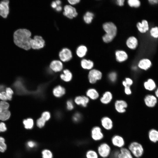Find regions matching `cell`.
<instances>
[{"label": "cell", "mask_w": 158, "mask_h": 158, "mask_svg": "<svg viewBox=\"0 0 158 158\" xmlns=\"http://www.w3.org/2000/svg\"><path fill=\"white\" fill-rule=\"evenodd\" d=\"M51 6L54 8H56L57 6V5L55 1H53L51 4Z\"/></svg>", "instance_id": "cell-52"}, {"label": "cell", "mask_w": 158, "mask_h": 158, "mask_svg": "<svg viewBox=\"0 0 158 158\" xmlns=\"http://www.w3.org/2000/svg\"><path fill=\"white\" fill-rule=\"evenodd\" d=\"M94 14L90 12L87 11L83 17V19L84 22L87 24L90 23L94 18Z\"/></svg>", "instance_id": "cell-31"}, {"label": "cell", "mask_w": 158, "mask_h": 158, "mask_svg": "<svg viewBox=\"0 0 158 158\" xmlns=\"http://www.w3.org/2000/svg\"><path fill=\"white\" fill-rule=\"evenodd\" d=\"M9 1L4 0L0 2V16L4 18H6L9 12Z\"/></svg>", "instance_id": "cell-10"}, {"label": "cell", "mask_w": 158, "mask_h": 158, "mask_svg": "<svg viewBox=\"0 0 158 158\" xmlns=\"http://www.w3.org/2000/svg\"><path fill=\"white\" fill-rule=\"evenodd\" d=\"M50 69L55 72L61 71L63 68V64L60 61L54 60L51 63L50 66Z\"/></svg>", "instance_id": "cell-20"}, {"label": "cell", "mask_w": 158, "mask_h": 158, "mask_svg": "<svg viewBox=\"0 0 158 158\" xmlns=\"http://www.w3.org/2000/svg\"><path fill=\"white\" fill-rule=\"evenodd\" d=\"M148 138L152 142L156 143L158 142V130L152 129L148 132Z\"/></svg>", "instance_id": "cell-24"}, {"label": "cell", "mask_w": 158, "mask_h": 158, "mask_svg": "<svg viewBox=\"0 0 158 158\" xmlns=\"http://www.w3.org/2000/svg\"><path fill=\"white\" fill-rule=\"evenodd\" d=\"M127 106L126 102L123 100H117L115 103L116 110L118 112L120 113H124L126 111V109Z\"/></svg>", "instance_id": "cell-15"}, {"label": "cell", "mask_w": 158, "mask_h": 158, "mask_svg": "<svg viewBox=\"0 0 158 158\" xmlns=\"http://www.w3.org/2000/svg\"><path fill=\"white\" fill-rule=\"evenodd\" d=\"M102 77V72L96 69H92L89 73L88 78L91 84L95 83L97 80L101 79Z\"/></svg>", "instance_id": "cell-8"}, {"label": "cell", "mask_w": 158, "mask_h": 158, "mask_svg": "<svg viewBox=\"0 0 158 158\" xmlns=\"http://www.w3.org/2000/svg\"><path fill=\"white\" fill-rule=\"evenodd\" d=\"M75 102L77 104L86 107L89 102V99L88 97L86 96H79L75 98Z\"/></svg>", "instance_id": "cell-22"}, {"label": "cell", "mask_w": 158, "mask_h": 158, "mask_svg": "<svg viewBox=\"0 0 158 158\" xmlns=\"http://www.w3.org/2000/svg\"><path fill=\"white\" fill-rule=\"evenodd\" d=\"M149 32L152 37L155 39H158V26L151 28Z\"/></svg>", "instance_id": "cell-32"}, {"label": "cell", "mask_w": 158, "mask_h": 158, "mask_svg": "<svg viewBox=\"0 0 158 158\" xmlns=\"http://www.w3.org/2000/svg\"><path fill=\"white\" fill-rule=\"evenodd\" d=\"M57 5L60 6L61 4V1L60 0H56L55 1Z\"/></svg>", "instance_id": "cell-54"}, {"label": "cell", "mask_w": 158, "mask_h": 158, "mask_svg": "<svg viewBox=\"0 0 158 158\" xmlns=\"http://www.w3.org/2000/svg\"><path fill=\"white\" fill-rule=\"evenodd\" d=\"M128 149L133 157L136 158H140L142 156L144 149L142 145L137 141H134L130 143Z\"/></svg>", "instance_id": "cell-3"}, {"label": "cell", "mask_w": 158, "mask_h": 158, "mask_svg": "<svg viewBox=\"0 0 158 158\" xmlns=\"http://www.w3.org/2000/svg\"></svg>", "instance_id": "cell-56"}, {"label": "cell", "mask_w": 158, "mask_h": 158, "mask_svg": "<svg viewBox=\"0 0 158 158\" xmlns=\"http://www.w3.org/2000/svg\"><path fill=\"white\" fill-rule=\"evenodd\" d=\"M43 158H52V155L51 152L49 150H45L42 152Z\"/></svg>", "instance_id": "cell-39"}, {"label": "cell", "mask_w": 158, "mask_h": 158, "mask_svg": "<svg viewBox=\"0 0 158 158\" xmlns=\"http://www.w3.org/2000/svg\"><path fill=\"white\" fill-rule=\"evenodd\" d=\"M124 92L126 94L130 95L131 93V91L130 86L127 85L124 87Z\"/></svg>", "instance_id": "cell-46"}, {"label": "cell", "mask_w": 158, "mask_h": 158, "mask_svg": "<svg viewBox=\"0 0 158 158\" xmlns=\"http://www.w3.org/2000/svg\"><path fill=\"white\" fill-rule=\"evenodd\" d=\"M81 65L84 69L91 70L94 66V63L91 60L83 59L81 61Z\"/></svg>", "instance_id": "cell-25"}, {"label": "cell", "mask_w": 158, "mask_h": 158, "mask_svg": "<svg viewBox=\"0 0 158 158\" xmlns=\"http://www.w3.org/2000/svg\"><path fill=\"white\" fill-rule=\"evenodd\" d=\"M102 127L106 130H111L113 127V123L111 119L107 116L102 117L101 120Z\"/></svg>", "instance_id": "cell-13"}, {"label": "cell", "mask_w": 158, "mask_h": 158, "mask_svg": "<svg viewBox=\"0 0 158 158\" xmlns=\"http://www.w3.org/2000/svg\"><path fill=\"white\" fill-rule=\"evenodd\" d=\"M63 15L69 19H73L78 15L75 8L70 5H65L64 8Z\"/></svg>", "instance_id": "cell-11"}, {"label": "cell", "mask_w": 158, "mask_h": 158, "mask_svg": "<svg viewBox=\"0 0 158 158\" xmlns=\"http://www.w3.org/2000/svg\"><path fill=\"white\" fill-rule=\"evenodd\" d=\"M117 158H134V157L128 148L124 147L120 149Z\"/></svg>", "instance_id": "cell-18"}, {"label": "cell", "mask_w": 158, "mask_h": 158, "mask_svg": "<svg viewBox=\"0 0 158 158\" xmlns=\"http://www.w3.org/2000/svg\"><path fill=\"white\" fill-rule=\"evenodd\" d=\"M63 74L60 75L61 79L66 82L70 81L72 79V75L71 72L68 69L64 70L63 71Z\"/></svg>", "instance_id": "cell-29"}, {"label": "cell", "mask_w": 158, "mask_h": 158, "mask_svg": "<svg viewBox=\"0 0 158 158\" xmlns=\"http://www.w3.org/2000/svg\"><path fill=\"white\" fill-rule=\"evenodd\" d=\"M111 142L113 146L120 149L124 147L126 142L123 138L121 135L116 134L112 136Z\"/></svg>", "instance_id": "cell-9"}, {"label": "cell", "mask_w": 158, "mask_h": 158, "mask_svg": "<svg viewBox=\"0 0 158 158\" xmlns=\"http://www.w3.org/2000/svg\"><path fill=\"white\" fill-rule=\"evenodd\" d=\"M125 0H117L116 1L117 4L120 6H122L124 5Z\"/></svg>", "instance_id": "cell-49"}, {"label": "cell", "mask_w": 158, "mask_h": 158, "mask_svg": "<svg viewBox=\"0 0 158 158\" xmlns=\"http://www.w3.org/2000/svg\"><path fill=\"white\" fill-rule=\"evenodd\" d=\"M53 93L56 97H60L65 94V90L61 86L58 85L53 89Z\"/></svg>", "instance_id": "cell-26"}, {"label": "cell", "mask_w": 158, "mask_h": 158, "mask_svg": "<svg viewBox=\"0 0 158 158\" xmlns=\"http://www.w3.org/2000/svg\"><path fill=\"white\" fill-rule=\"evenodd\" d=\"M46 121L42 117L38 119L37 121V125L38 127L42 128L43 127Z\"/></svg>", "instance_id": "cell-40"}, {"label": "cell", "mask_w": 158, "mask_h": 158, "mask_svg": "<svg viewBox=\"0 0 158 158\" xmlns=\"http://www.w3.org/2000/svg\"><path fill=\"white\" fill-rule=\"evenodd\" d=\"M87 96L92 100H95L99 97V94L97 90L94 88L89 89L86 92Z\"/></svg>", "instance_id": "cell-27"}, {"label": "cell", "mask_w": 158, "mask_h": 158, "mask_svg": "<svg viewBox=\"0 0 158 158\" xmlns=\"http://www.w3.org/2000/svg\"><path fill=\"white\" fill-rule=\"evenodd\" d=\"M136 27L138 31L141 33H145L149 30L150 27L148 21L142 20L141 22H138L136 24Z\"/></svg>", "instance_id": "cell-14"}, {"label": "cell", "mask_w": 158, "mask_h": 158, "mask_svg": "<svg viewBox=\"0 0 158 158\" xmlns=\"http://www.w3.org/2000/svg\"><path fill=\"white\" fill-rule=\"evenodd\" d=\"M45 44V42L42 37L38 35L35 36L30 41L31 48L34 49H39L43 48Z\"/></svg>", "instance_id": "cell-6"}, {"label": "cell", "mask_w": 158, "mask_h": 158, "mask_svg": "<svg viewBox=\"0 0 158 158\" xmlns=\"http://www.w3.org/2000/svg\"><path fill=\"white\" fill-rule=\"evenodd\" d=\"M59 56L60 60L65 62L70 61L72 57V54L70 49L65 48L59 52Z\"/></svg>", "instance_id": "cell-12"}, {"label": "cell", "mask_w": 158, "mask_h": 158, "mask_svg": "<svg viewBox=\"0 0 158 158\" xmlns=\"http://www.w3.org/2000/svg\"><path fill=\"white\" fill-rule=\"evenodd\" d=\"M5 140L4 138L0 137V152H4L6 150L7 148V146L5 142Z\"/></svg>", "instance_id": "cell-36"}, {"label": "cell", "mask_w": 158, "mask_h": 158, "mask_svg": "<svg viewBox=\"0 0 158 158\" xmlns=\"http://www.w3.org/2000/svg\"><path fill=\"white\" fill-rule=\"evenodd\" d=\"M68 1L70 4L73 5L78 3L80 1L79 0H68Z\"/></svg>", "instance_id": "cell-48"}, {"label": "cell", "mask_w": 158, "mask_h": 158, "mask_svg": "<svg viewBox=\"0 0 158 158\" xmlns=\"http://www.w3.org/2000/svg\"><path fill=\"white\" fill-rule=\"evenodd\" d=\"M56 9L57 11L59 12L62 10V8L61 6H58L56 8Z\"/></svg>", "instance_id": "cell-53"}, {"label": "cell", "mask_w": 158, "mask_h": 158, "mask_svg": "<svg viewBox=\"0 0 158 158\" xmlns=\"http://www.w3.org/2000/svg\"><path fill=\"white\" fill-rule=\"evenodd\" d=\"M67 108L68 110H72L74 108L73 103L72 101L68 100L66 102Z\"/></svg>", "instance_id": "cell-42"}, {"label": "cell", "mask_w": 158, "mask_h": 158, "mask_svg": "<svg viewBox=\"0 0 158 158\" xmlns=\"http://www.w3.org/2000/svg\"><path fill=\"white\" fill-rule=\"evenodd\" d=\"M155 95L156 96L158 97V88L157 89V90H156L155 92Z\"/></svg>", "instance_id": "cell-55"}, {"label": "cell", "mask_w": 158, "mask_h": 158, "mask_svg": "<svg viewBox=\"0 0 158 158\" xmlns=\"http://www.w3.org/2000/svg\"><path fill=\"white\" fill-rule=\"evenodd\" d=\"M23 123L25 128L27 129H31L33 127L34 122L32 119L28 118L25 119L23 121Z\"/></svg>", "instance_id": "cell-33"}, {"label": "cell", "mask_w": 158, "mask_h": 158, "mask_svg": "<svg viewBox=\"0 0 158 158\" xmlns=\"http://www.w3.org/2000/svg\"><path fill=\"white\" fill-rule=\"evenodd\" d=\"M35 143L32 141H29L27 143V145L29 147H33L35 145Z\"/></svg>", "instance_id": "cell-51"}, {"label": "cell", "mask_w": 158, "mask_h": 158, "mask_svg": "<svg viewBox=\"0 0 158 158\" xmlns=\"http://www.w3.org/2000/svg\"><path fill=\"white\" fill-rule=\"evenodd\" d=\"M9 104L6 101H0V120L6 121L9 118L11 114L8 109Z\"/></svg>", "instance_id": "cell-5"}, {"label": "cell", "mask_w": 158, "mask_h": 158, "mask_svg": "<svg viewBox=\"0 0 158 158\" xmlns=\"http://www.w3.org/2000/svg\"><path fill=\"white\" fill-rule=\"evenodd\" d=\"M31 33L26 29H19L16 30L13 35L15 44L19 47L26 50L31 48L30 41Z\"/></svg>", "instance_id": "cell-1"}, {"label": "cell", "mask_w": 158, "mask_h": 158, "mask_svg": "<svg viewBox=\"0 0 158 158\" xmlns=\"http://www.w3.org/2000/svg\"><path fill=\"white\" fill-rule=\"evenodd\" d=\"M127 46L131 49H135L138 46V42L137 39L134 36L129 37L126 42Z\"/></svg>", "instance_id": "cell-16"}, {"label": "cell", "mask_w": 158, "mask_h": 158, "mask_svg": "<svg viewBox=\"0 0 158 158\" xmlns=\"http://www.w3.org/2000/svg\"><path fill=\"white\" fill-rule=\"evenodd\" d=\"M97 150L98 155L102 158H107L111 154V149L108 143L103 142L98 145Z\"/></svg>", "instance_id": "cell-4"}, {"label": "cell", "mask_w": 158, "mask_h": 158, "mask_svg": "<svg viewBox=\"0 0 158 158\" xmlns=\"http://www.w3.org/2000/svg\"><path fill=\"white\" fill-rule=\"evenodd\" d=\"M128 4L130 6L135 8L139 7L141 5V2L139 0H128Z\"/></svg>", "instance_id": "cell-35"}, {"label": "cell", "mask_w": 158, "mask_h": 158, "mask_svg": "<svg viewBox=\"0 0 158 158\" xmlns=\"http://www.w3.org/2000/svg\"><path fill=\"white\" fill-rule=\"evenodd\" d=\"M86 158H99L97 152L93 150H88L86 153Z\"/></svg>", "instance_id": "cell-34"}, {"label": "cell", "mask_w": 158, "mask_h": 158, "mask_svg": "<svg viewBox=\"0 0 158 158\" xmlns=\"http://www.w3.org/2000/svg\"><path fill=\"white\" fill-rule=\"evenodd\" d=\"M81 117V115L79 113H75L73 116V119L74 121L77 122L79 121Z\"/></svg>", "instance_id": "cell-45"}, {"label": "cell", "mask_w": 158, "mask_h": 158, "mask_svg": "<svg viewBox=\"0 0 158 158\" xmlns=\"http://www.w3.org/2000/svg\"><path fill=\"white\" fill-rule=\"evenodd\" d=\"M41 117L46 121L50 119V114L49 112L48 111H44L42 113Z\"/></svg>", "instance_id": "cell-41"}, {"label": "cell", "mask_w": 158, "mask_h": 158, "mask_svg": "<svg viewBox=\"0 0 158 158\" xmlns=\"http://www.w3.org/2000/svg\"><path fill=\"white\" fill-rule=\"evenodd\" d=\"M87 50V48L86 46L84 45H81L77 49L76 54L79 57L82 58L86 55Z\"/></svg>", "instance_id": "cell-28"}, {"label": "cell", "mask_w": 158, "mask_h": 158, "mask_svg": "<svg viewBox=\"0 0 158 158\" xmlns=\"http://www.w3.org/2000/svg\"><path fill=\"white\" fill-rule=\"evenodd\" d=\"M144 101L147 106L149 107H153L154 106L157 102V99L154 96L148 95L145 97Z\"/></svg>", "instance_id": "cell-21"}, {"label": "cell", "mask_w": 158, "mask_h": 158, "mask_svg": "<svg viewBox=\"0 0 158 158\" xmlns=\"http://www.w3.org/2000/svg\"><path fill=\"white\" fill-rule=\"evenodd\" d=\"M125 81L127 85L129 86L131 85L133 83V81L132 80L128 78H126Z\"/></svg>", "instance_id": "cell-47"}, {"label": "cell", "mask_w": 158, "mask_h": 158, "mask_svg": "<svg viewBox=\"0 0 158 158\" xmlns=\"http://www.w3.org/2000/svg\"><path fill=\"white\" fill-rule=\"evenodd\" d=\"M144 86L146 90L152 91L155 88L156 85L153 80L149 79L144 83Z\"/></svg>", "instance_id": "cell-30"}, {"label": "cell", "mask_w": 158, "mask_h": 158, "mask_svg": "<svg viewBox=\"0 0 158 158\" xmlns=\"http://www.w3.org/2000/svg\"><path fill=\"white\" fill-rule=\"evenodd\" d=\"M108 78L111 82H114L117 78V74L115 72H110L108 75Z\"/></svg>", "instance_id": "cell-37"}, {"label": "cell", "mask_w": 158, "mask_h": 158, "mask_svg": "<svg viewBox=\"0 0 158 158\" xmlns=\"http://www.w3.org/2000/svg\"><path fill=\"white\" fill-rule=\"evenodd\" d=\"M8 100H11L13 94V92L12 89L10 87H7L5 91Z\"/></svg>", "instance_id": "cell-38"}, {"label": "cell", "mask_w": 158, "mask_h": 158, "mask_svg": "<svg viewBox=\"0 0 158 158\" xmlns=\"http://www.w3.org/2000/svg\"><path fill=\"white\" fill-rule=\"evenodd\" d=\"M103 29L106 33L102 36L103 42L106 43L111 42L116 36L117 33V28L112 22H107L102 25Z\"/></svg>", "instance_id": "cell-2"}, {"label": "cell", "mask_w": 158, "mask_h": 158, "mask_svg": "<svg viewBox=\"0 0 158 158\" xmlns=\"http://www.w3.org/2000/svg\"><path fill=\"white\" fill-rule=\"evenodd\" d=\"M113 98L111 93L109 91H106L103 94L101 98L100 101L101 103L104 104H107L111 101Z\"/></svg>", "instance_id": "cell-23"}, {"label": "cell", "mask_w": 158, "mask_h": 158, "mask_svg": "<svg viewBox=\"0 0 158 158\" xmlns=\"http://www.w3.org/2000/svg\"><path fill=\"white\" fill-rule=\"evenodd\" d=\"M7 128L5 123L3 122L0 123V132H5Z\"/></svg>", "instance_id": "cell-44"}, {"label": "cell", "mask_w": 158, "mask_h": 158, "mask_svg": "<svg viewBox=\"0 0 158 158\" xmlns=\"http://www.w3.org/2000/svg\"><path fill=\"white\" fill-rule=\"evenodd\" d=\"M138 66L140 69L146 70L151 66L152 62L149 59L147 58H144L139 61Z\"/></svg>", "instance_id": "cell-19"}, {"label": "cell", "mask_w": 158, "mask_h": 158, "mask_svg": "<svg viewBox=\"0 0 158 158\" xmlns=\"http://www.w3.org/2000/svg\"><path fill=\"white\" fill-rule=\"evenodd\" d=\"M0 99L4 101L8 100L5 91H2L0 92Z\"/></svg>", "instance_id": "cell-43"}, {"label": "cell", "mask_w": 158, "mask_h": 158, "mask_svg": "<svg viewBox=\"0 0 158 158\" xmlns=\"http://www.w3.org/2000/svg\"><path fill=\"white\" fill-rule=\"evenodd\" d=\"M149 3L152 5H154L158 4V0H149Z\"/></svg>", "instance_id": "cell-50"}, {"label": "cell", "mask_w": 158, "mask_h": 158, "mask_svg": "<svg viewBox=\"0 0 158 158\" xmlns=\"http://www.w3.org/2000/svg\"><path fill=\"white\" fill-rule=\"evenodd\" d=\"M91 137L95 141H98L102 140L104 135L100 127L98 126H94L91 131Z\"/></svg>", "instance_id": "cell-7"}, {"label": "cell", "mask_w": 158, "mask_h": 158, "mask_svg": "<svg viewBox=\"0 0 158 158\" xmlns=\"http://www.w3.org/2000/svg\"><path fill=\"white\" fill-rule=\"evenodd\" d=\"M116 59L119 62H122L126 61L128 58L127 53L123 50H118L115 52Z\"/></svg>", "instance_id": "cell-17"}]
</instances>
